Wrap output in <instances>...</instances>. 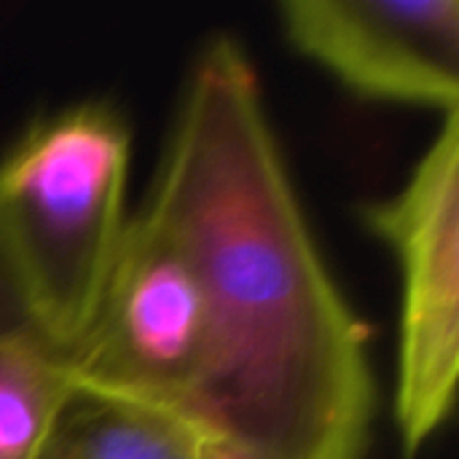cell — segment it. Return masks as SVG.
Returning a JSON list of instances; mask_svg holds the SVG:
<instances>
[{"mask_svg": "<svg viewBox=\"0 0 459 459\" xmlns=\"http://www.w3.org/2000/svg\"><path fill=\"white\" fill-rule=\"evenodd\" d=\"M143 212L186 253L207 309L196 428L255 459H363L368 336L304 218L258 73L231 35L196 54Z\"/></svg>", "mask_w": 459, "mask_h": 459, "instance_id": "6da1fadb", "label": "cell"}, {"mask_svg": "<svg viewBox=\"0 0 459 459\" xmlns=\"http://www.w3.org/2000/svg\"><path fill=\"white\" fill-rule=\"evenodd\" d=\"M129 159L132 132L102 102L43 116L0 159V242L62 350L86 333L129 226Z\"/></svg>", "mask_w": 459, "mask_h": 459, "instance_id": "7a4b0ae2", "label": "cell"}, {"mask_svg": "<svg viewBox=\"0 0 459 459\" xmlns=\"http://www.w3.org/2000/svg\"><path fill=\"white\" fill-rule=\"evenodd\" d=\"M78 390L196 425L210 360L207 309L180 245L129 218L86 333L67 350Z\"/></svg>", "mask_w": 459, "mask_h": 459, "instance_id": "3957f363", "label": "cell"}, {"mask_svg": "<svg viewBox=\"0 0 459 459\" xmlns=\"http://www.w3.org/2000/svg\"><path fill=\"white\" fill-rule=\"evenodd\" d=\"M368 226L403 277L395 420L414 459L446 425L459 374V110L446 113L398 194L368 204Z\"/></svg>", "mask_w": 459, "mask_h": 459, "instance_id": "277c9868", "label": "cell"}, {"mask_svg": "<svg viewBox=\"0 0 459 459\" xmlns=\"http://www.w3.org/2000/svg\"><path fill=\"white\" fill-rule=\"evenodd\" d=\"M280 24L368 100L459 110V0H285Z\"/></svg>", "mask_w": 459, "mask_h": 459, "instance_id": "5b68a950", "label": "cell"}, {"mask_svg": "<svg viewBox=\"0 0 459 459\" xmlns=\"http://www.w3.org/2000/svg\"><path fill=\"white\" fill-rule=\"evenodd\" d=\"M40 459H194V425L78 390L59 414Z\"/></svg>", "mask_w": 459, "mask_h": 459, "instance_id": "8992f818", "label": "cell"}, {"mask_svg": "<svg viewBox=\"0 0 459 459\" xmlns=\"http://www.w3.org/2000/svg\"><path fill=\"white\" fill-rule=\"evenodd\" d=\"M75 393L67 350L38 331L0 339V459H40Z\"/></svg>", "mask_w": 459, "mask_h": 459, "instance_id": "52a82bcc", "label": "cell"}, {"mask_svg": "<svg viewBox=\"0 0 459 459\" xmlns=\"http://www.w3.org/2000/svg\"><path fill=\"white\" fill-rule=\"evenodd\" d=\"M32 331H38V323H35L27 290L19 280V272L11 255L5 253L0 242V339L32 333Z\"/></svg>", "mask_w": 459, "mask_h": 459, "instance_id": "ba28073f", "label": "cell"}]
</instances>
